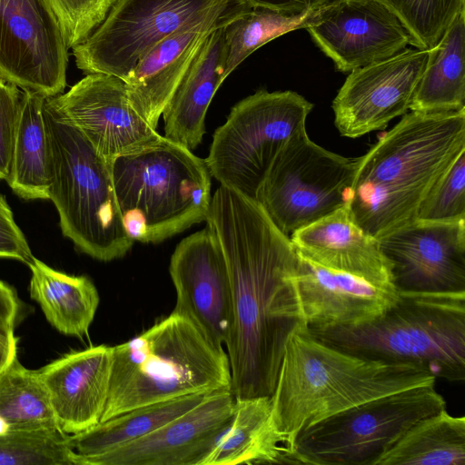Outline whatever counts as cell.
Here are the masks:
<instances>
[{
  "label": "cell",
  "mask_w": 465,
  "mask_h": 465,
  "mask_svg": "<svg viewBox=\"0 0 465 465\" xmlns=\"http://www.w3.org/2000/svg\"><path fill=\"white\" fill-rule=\"evenodd\" d=\"M205 221L231 279L233 320L225 344L231 391L235 399L271 396L286 342L304 324L292 280L297 252L256 200L223 185Z\"/></svg>",
  "instance_id": "cell-1"
},
{
  "label": "cell",
  "mask_w": 465,
  "mask_h": 465,
  "mask_svg": "<svg viewBox=\"0 0 465 465\" xmlns=\"http://www.w3.org/2000/svg\"><path fill=\"white\" fill-rule=\"evenodd\" d=\"M465 150V109L406 113L361 157L349 209L378 239L416 220L425 196Z\"/></svg>",
  "instance_id": "cell-2"
},
{
  "label": "cell",
  "mask_w": 465,
  "mask_h": 465,
  "mask_svg": "<svg viewBox=\"0 0 465 465\" xmlns=\"http://www.w3.org/2000/svg\"><path fill=\"white\" fill-rule=\"evenodd\" d=\"M435 381L413 365L361 358L331 347L302 324L286 342L271 395L273 423L291 463L302 430L362 402Z\"/></svg>",
  "instance_id": "cell-3"
},
{
  "label": "cell",
  "mask_w": 465,
  "mask_h": 465,
  "mask_svg": "<svg viewBox=\"0 0 465 465\" xmlns=\"http://www.w3.org/2000/svg\"><path fill=\"white\" fill-rule=\"evenodd\" d=\"M231 390L227 353L188 319L172 312L113 347L101 421L128 411L196 393Z\"/></svg>",
  "instance_id": "cell-4"
},
{
  "label": "cell",
  "mask_w": 465,
  "mask_h": 465,
  "mask_svg": "<svg viewBox=\"0 0 465 465\" xmlns=\"http://www.w3.org/2000/svg\"><path fill=\"white\" fill-rule=\"evenodd\" d=\"M309 331L361 358L413 365L450 382L465 380V292L398 291L394 303L372 321Z\"/></svg>",
  "instance_id": "cell-5"
},
{
  "label": "cell",
  "mask_w": 465,
  "mask_h": 465,
  "mask_svg": "<svg viewBox=\"0 0 465 465\" xmlns=\"http://www.w3.org/2000/svg\"><path fill=\"white\" fill-rule=\"evenodd\" d=\"M124 227L134 242L157 243L206 220L211 174L204 159L165 138L111 161Z\"/></svg>",
  "instance_id": "cell-6"
},
{
  "label": "cell",
  "mask_w": 465,
  "mask_h": 465,
  "mask_svg": "<svg viewBox=\"0 0 465 465\" xmlns=\"http://www.w3.org/2000/svg\"><path fill=\"white\" fill-rule=\"evenodd\" d=\"M49 145V200L63 234L102 262L124 257L134 241L117 204L111 162L49 104L44 106Z\"/></svg>",
  "instance_id": "cell-7"
},
{
  "label": "cell",
  "mask_w": 465,
  "mask_h": 465,
  "mask_svg": "<svg viewBox=\"0 0 465 465\" xmlns=\"http://www.w3.org/2000/svg\"><path fill=\"white\" fill-rule=\"evenodd\" d=\"M434 385L362 402L302 430L292 445L291 463L376 465L413 424L446 408Z\"/></svg>",
  "instance_id": "cell-8"
},
{
  "label": "cell",
  "mask_w": 465,
  "mask_h": 465,
  "mask_svg": "<svg viewBox=\"0 0 465 465\" xmlns=\"http://www.w3.org/2000/svg\"><path fill=\"white\" fill-rule=\"evenodd\" d=\"M312 108L293 91L259 90L238 102L213 135L204 159L211 176L255 200L280 151L306 129Z\"/></svg>",
  "instance_id": "cell-9"
},
{
  "label": "cell",
  "mask_w": 465,
  "mask_h": 465,
  "mask_svg": "<svg viewBox=\"0 0 465 465\" xmlns=\"http://www.w3.org/2000/svg\"><path fill=\"white\" fill-rule=\"evenodd\" d=\"M252 8L245 0H116L73 54L86 74L124 81L139 59L182 27L207 20L232 22Z\"/></svg>",
  "instance_id": "cell-10"
},
{
  "label": "cell",
  "mask_w": 465,
  "mask_h": 465,
  "mask_svg": "<svg viewBox=\"0 0 465 465\" xmlns=\"http://www.w3.org/2000/svg\"><path fill=\"white\" fill-rule=\"evenodd\" d=\"M358 160L322 148L305 129L280 151L255 200L290 237L350 204Z\"/></svg>",
  "instance_id": "cell-11"
},
{
  "label": "cell",
  "mask_w": 465,
  "mask_h": 465,
  "mask_svg": "<svg viewBox=\"0 0 465 465\" xmlns=\"http://www.w3.org/2000/svg\"><path fill=\"white\" fill-rule=\"evenodd\" d=\"M68 47L46 0H0V76L46 98L66 85Z\"/></svg>",
  "instance_id": "cell-12"
},
{
  "label": "cell",
  "mask_w": 465,
  "mask_h": 465,
  "mask_svg": "<svg viewBox=\"0 0 465 465\" xmlns=\"http://www.w3.org/2000/svg\"><path fill=\"white\" fill-rule=\"evenodd\" d=\"M47 102L109 162L149 148L163 137L135 109L124 81L110 74H88Z\"/></svg>",
  "instance_id": "cell-13"
},
{
  "label": "cell",
  "mask_w": 465,
  "mask_h": 465,
  "mask_svg": "<svg viewBox=\"0 0 465 465\" xmlns=\"http://www.w3.org/2000/svg\"><path fill=\"white\" fill-rule=\"evenodd\" d=\"M431 49L405 48L350 72L332 102L341 136L379 130L409 110Z\"/></svg>",
  "instance_id": "cell-14"
},
{
  "label": "cell",
  "mask_w": 465,
  "mask_h": 465,
  "mask_svg": "<svg viewBox=\"0 0 465 465\" xmlns=\"http://www.w3.org/2000/svg\"><path fill=\"white\" fill-rule=\"evenodd\" d=\"M401 292H465V220H414L377 239Z\"/></svg>",
  "instance_id": "cell-15"
},
{
  "label": "cell",
  "mask_w": 465,
  "mask_h": 465,
  "mask_svg": "<svg viewBox=\"0 0 465 465\" xmlns=\"http://www.w3.org/2000/svg\"><path fill=\"white\" fill-rule=\"evenodd\" d=\"M169 272L176 292L172 312L188 319L223 349L233 320L232 285L223 248L208 225L178 243Z\"/></svg>",
  "instance_id": "cell-16"
},
{
  "label": "cell",
  "mask_w": 465,
  "mask_h": 465,
  "mask_svg": "<svg viewBox=\"0 0 465 465\" xmlns=\"http://www.w3.org/2000/svg\"><path fill=\"white\" fill-rule=\"evenodd\" d=\"M305 29L342 73L389 58L412 45L400 19L375 0H333L318 8Z\"/></svg>",
  "instance_id": "cell-17"
},
{
  "label": "cell",
  "mask_w": 465,
  "mask_h": 465,
  "mask_svg": "<svg viewBox=\"0 0 465 465\" xmlns=\"http://www.w3.org/2000/svg\"><path fill=\"white\" fill-rule=\"evenodd\" d=\"M231 390L208 394L200 403L147 435L84 465H203L233 415Z\"/></svg>",
  "instance_id": "cell-18"
},
{
  "label": "cell",
  "mask_w": 465,
  "mask_h": 465,
  "mask_svg": "<svg viewBox=\"0 0 465 465\" xmlns=\"http://www.w3.org/2000/svg\"><path fill=\"white\" fill-rule=\"evenodd\" d=\"M297 254L292 280L302 322L309 329L365 323L381 315L398 297L393 284L328 269Z\"/></svg>",
  "instance_id": "cell-19"
},
{
  "label": "cell",
  "mask_w": 465,
  "mask_h": 465,
  "mask_svg": "<svg viewBox=\"0 0 465 465\" xmlns=\"http://www.w3.org/2000/svg\"><path fill=\"white\" fill-rule=\"evenodd\" d=\"M113 347L74 351L37 370L57 427L72 435L101 421L111 379Z\"/></svg>",
  "instance_id": "cell-20"
},
{
  "label": "cell",
  "mask_w": 465,
  "mask_h": 465,
  "mask_svg": "<svg viewBox=\"0 0 465 465\" xmlns=\"http://www.w3.org/2000/svg\"><path fill=\"white\" fill-rule=\"evenodd\" d=\"M230 23L189 24L152 47L130 71L124 80L128 96L153 128L206 38Z\"/></svg>",
  "instance_id": "cell-21"
},
{
  "label": "cell",
  "mask_w": 465,
  "mask_h": 465,
  "mask_svg": "<svg viewBox=\"0 0 465 465\" xmlns=\"http://www.w3.org/2000/svg\"><path fill=\"white\" fill-rule=\"evenodd\" d=\"M289 238L299 254L321 266L393 284L377 239L358 225L349 205L295 231Z\"/></svg>",
  "instance_id": "cell-22"
},
{
  "label": "cell",
  "mask_w": 465,
  "mask_h": 465,
  "mask_svg": "<svg viewBox=\"0 0 465 465\" xmlns=\"http://www.w3.org/2000/svg\"><path fill=\"white\" fill-rule=\"evenodd\" d=\"M224 27L204 41L162 115L164 137L193 151L205 134L209 105L225 77Z\"/></svg>",
  "instance_id": "cell-23"
},
{
  "label": "cell",
  "mask_w": 465,
  "mask_h": 465,
  "mask_svg": "<svg viewBox=\"0 0 465 465\" xmlns=\"http://www.w3.org/2000/svg\"><path fill=\"white\" fill-rule=\"evenodd\" d=\"M290 463L272 420L271 396L235 399L234 411L203 465Z\"/></svg>",
  "instance_id": "cell-24"
},
{
  "label": "cell",
  "mask_w": 465,
  "mask_h": 465,
  "mask_svg": "<svg viewBox=\"0 0 465 465\" xmlns=\"http://www.w3.org/2000/svg\"><path fill=\"white\" fill-rule=\"evenodd\" d=\"M31 270L30 297L47 322L59 332L82 338L88 333L99 305V293L86 276H74L54 270L35 257Z\"/></svg>",
  "instance_id": "cell-25"
},
{
  "label": "cell",
  "mask_w": 465,
  "mask_h": 465,
  "mask_svg": "<svg viewBox=\"0 0 465 465\" xmlns=\"http://www.w3.org/2000/svg\"><path fill=\"white\" fill-rule=\"evenodd\" d=\"M465 9L453 19L432 48L410 111L452 112L465 109Z\"/></svg>",
  "instance_id": "cell-26"
},
{
  "label": "cell",
  "mask_w": 465,
  "mask_h": 465,
  "mask_svg": "<svg viewBox=\"0 0 465 465\" xmlns=\"http://www.w3.org/2000/svg\"><path fill=\"white\" fill-rule=\"evenodd\" d=\"M46 97L23 91L8 185L25 200H49V145L44 119Z\"/></svg>",
  "instance_id": "cell-27"
},
{
  "label": "cell",
  "mask_w": 465,
  "mask_h": 465,
  "mask_svg": "<svg viewBox=\"0 0 465 465\" xmlns=\"http://www.w3.org/2000/svg\"><path fill=\"white\" fill-rule=\"evenodd\" d=\"M210 393H196L139 407L69 436L77 465L138 440L200 403Z\"/></svg>",
  "instance_id": "cell-28"
},
{
  "label": "cell",
  "mask_w": 465,
  "mask_h": 465,
  "mask_svg": "<svg viewBox=\"0 0 465 465\" xmlns=\"http://www.w3.org/2000/svg\"><path fill=\"white\" fill-rule=\"evenodd\" d=\"M376 465H465V418L446 408L413 424Z\"/></svg>",
  "instance_id": "cell-29"
},
{
  "label": "cell",
  "mask_w": 465,
  "mask_h": 465,
  "mask_svg": "<svg viewBox=\"0 0 465 465\" xmlns=\"http://www.w3.org/2000/svg\"><path fill=\"white\" fill-rule=\"evenodd\" d=\"M58 429L37 370L15 355L0 371V433Z\"/></svg>",
  "instance_id": "cell-30"
},
{
  "label": "cell",
  "mask_w": 465,
  "mask_h": 465,
  "mask_svg": "<svg viewBox=\"0 0 465 465\" xmlns=\"http://www.w3.org/2000/svg\"><path fill=\"white\" fill-rule=\"evenodd\" d=\"M318 9L297 15L253 7L224 27L225 77L251 54L268 42L291 31L306 28Z\"/></svg>",
  "instance_id": "cell-31"
},
{
  "label": "cell",
  "mask_w": 465,
  "mask_h": 465,
  "mask_svg": "<svg viewBox=\"0 0 465 465\" xmlns=\"http://www.w3.org/2000/svg\"><path fill=\"white\" fill-rule=\"evenodd\" d=\"M68 434L59 429L0 433V465H77Z\"/></svg>",
  "instance_id": "cell-32"
},
{
  "label": "cell",
  "mask_w": 465,
  "mask_h": 465,
  "mask_svg": "<svg viewBox=\"0 0 465 465\" xmlns=\"http://www.w3.org/2000/svg\"><path fill=\"white\" fill-rule=\"evenodd\" d=\"M390 9L408 30L412 45L431 49L438 45L464 0H375Z\"/></svg>",
  "instance_id": "cell-33"
},
{
  "label": "cell",
  "mask_w": 465,
  "mask_h": 465,
  "mask_svg": "<svg viewBox=\"0 0 465 465\" xmlns=\"http://www.w3.org/2000/svg\"><path fill=\"white\" fill-rule=\"evenodd\" d=\"M416 219L443 223L465 220V150L430 188Z\"/></svg>",
  "instance_id": "cell-34"
},
{
  "label": "cell",
  "mask_w": 465,
  "mask_h": 465,
  "mask_svg": "<svg viewBox=\"0 0 465 465\" xmlns=\"http://www.w3.org/2000/svg\"><path fill=\"white\" fill-rule=\"evenodd\" d=\"M68 48L84 41L105 19L116 0H46Z\"/></svg>",
  "instance_id": "cell-35"
},
{
  "label": "cell",
  "mask_w": 465,
  "mask_h": 465,
  "mask_svg": "<svg viewBox=\"0 0 465 465\" xmlns=\"http://www.w3.org/2000/svg\"><path fill=\"white\" fill-rule=\"evenodd\" d=\"M23 90L0 76V179L9 175Z\"/></svg>",
  "instance_id": "cell-36"
},
{
  "label": "cell",
  "mask_w": 465,
  "mask_h": 465,
  "mask_svg": "<svg viewBox=\"0 0 465 465\" xmlns=\"http://www.w3.org/2000/svg\"><path fill=\"white\" fill-rule=\"evenodd\" d=\"M0 258L28 264L34 258L29 244L16 223L5 197L0 194Z\"/></svg>",
  "instance_id": "cell-37"
},
{
  "label": "cell",
  "mask_w": 465,
  "mask_h": 465,
  "mask_svg": "<svg viewBox=\"0 0 465 465\" xmlns=\"http://www.w3.org/2000/svg\"><path fill=\"white\" fill-rule=\"evenodd\" d=\"M252 7H263L297 15L318 9L333 0H245Z\"/></svg>",
  "instance_id": "cell-38"
},
{
  "label": "cell",
  "mask_w": 465,
  "mask_h": 465,
  "mask_svg": "<svg viewBox=\"0 0 465 465\" xmlns=\"http://www.w3.org/2000/svg\"><path fill=\"white\" fill-rule=\"evenodd\" d=\"M21 309L22 303L16 291L0 280V322L15 328Z\"/></svg>",
  "instance_id": "cell-39"
},
{
  "label": "cell",
  "mask_w": 465,
  "mask_h": 465,
  "mask_svg": "<svg viewBox=\"0 0 465 465\" xmlns=\"http://www.w3.org/2000/svg\"><path fill=\"white\" fill-rule=\"evenodd\" d=\"M17 355L15 327L0 322V371Z\"/></svg>",
  "instance_id": "cell-40"
}]
</instances>
